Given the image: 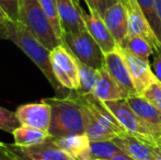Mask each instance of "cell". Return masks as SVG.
Returning a JSON list of instances; mask_svg holds the SVG:
<instances>
[{
	"label": "cell",
	"instance_id": "obj_33",
	"mask_svg": "<svg viewBox=\"0 0 161 160\" xmlns=\"http://www.w3.org/2000/svg\"><path fill=\"white\" fill-rule=\"evenodd\" d=\"M155 6H156V13H157L158 20L161 25V0H155Z\"/></svg>",
	"mask_w": 161,
	"mask_h": 160
},
{
	"label": "cell",
	"instance_id": "obj_29",
	"mask_svg": "<svg viewBox=\"0 0 161 160\" xmlns=\"http://www.w3.org/2000/svg\"><path fill=\"white\" fill-rule=\"evenodd\" d=\"M87 3L89 11L92 12H97V14H100L102 17L103 13L110 8L111 6H113L114 3H116L119 0H85Z\"/></svg>",
	"mask_w": 161,
	"mask_h": 160
},
{
	"label": "cell",
	"instance_id": "obj_17",
	"mask_svg": "<svg viewBox=\"0 0 161 160\" xmlns=\"http://www.w3.org/2000/svg\"><path fill=\"white\" fill-rule=\"evenodd\" d=\"M19 148L25 155L35 160H76L70 155H68L64 149H62L55 143V139L51 136H48L44 141L37 145Z\"/></svg>",
	"mask_w": 161,
	"mask_h": 160
},
{
	"label": "cell",
	"instance_id": "obj_16",
	"mask_svg": "<svg viewBox=\"0 0 161 160\" xmlns=\"http://www.w3.org/2000/svg\"><path fill=\"white\" fill-rule=\"evenodd\" d=\"M92 94L102 102L125 100L128 98L127 94L123 91V89L108 74L105 67L97 70V82Z\"/></svg>",
	"mask_w": 161,
	"mask_h": 160
},
{
	"label": "cell",
	"instance_id": "obj_32",
	"mask_svg": "<svg viewBox=\"0 0 161 160\" xmlns=\"http://www.w3.org/2000/svg\"><path fill=\"white\" fill-rule=\"evenodd\" d=\"M10 148H11V150L13 152V154H14L17 160H35V159L31 158L30 156H28V155H25L19 147H17V146L13 145V144H12V145H10Z\"/></svg>",
	"mask_w": 161,
	"mask_h": 160
},
{
	"label": "cell",
	"instance_id": "obj_27",
	"mask_svg": "<svg viewBox=\"0 0 161 160\" xmlns=\"http://www.w3.org/2000/svg\"><path fill=\"white\" fill-rule=\"evenodd\" d=\"M0 8L7 15L8 20H19V0H0Z\"/></svg>",
	"mask_w": 161,
	"mask_h": 160
},
{
	"label": "cell",
	"instance_id": "obj_24",
	"mask_svg": "<svg viewBox=\"0 0 161 160\" xmlns=\"http://www.w3.org/2000/svg\"><path fill=\"white\" fill-rule=\"evenodd\" d=\"M42 6L44 12L46 13L47 18H48L49 22L52 23V26L55 30L56 34L59 36V39L63 41V29L60 25V20L59 14H58V6H57V0H38Z\"/></svg>",
	"mask_w": 161,
	"mask_h": 160
},
{
	"label": "cell",
	"instance_id": "obj_5",
	"mask_svg": "<svg viewBox=\"0 0 161 160\" xmlns=\"http://www.w3.org/2000/svg\"><path fill=\"white\" fill-rule=\"evenodd\" d=\"M104 104L127 133L135 135L155 146L161 145L160 133L142 121L131 110L126 99L119 101H106Z\"/></svg>",
	"mask_w": 161,
	"mask_h": 160
},
{
	"label": "cell",
	"instance_id": "obj_15",
	"mask_svg": "<svg viewBox=\"0 0 161 160\" xmlns=\"http://www.w3.org/2000/svg\"><path fill=\"white\" fill-rule=\"evenodd\" d=\"M58 14L63 33H77L87 30L82 18V8L74 0H57ZM63 34V35H64Z\"/></svg>",
	"mask_w": 161,
	"mask_h": 160
},
{
	"label": "cell",
	"instance_id": "obj_36",
	"mask_svg": "<svg viewBox=\"0 0 161 160\" xmlns=\"http://www.w3.org/2000/svg\"><path fill=\"white\" fill-rule=\"evenodd\" d=\"M8 21V18L4 14V12L2 11V9L0 8V23H4V22Z\"/></svg>",
	"mask_w": 161,
	"mask_h": 160
},
{
	"label": "cell",
	"instance_id": "obj_1",
	"mask_svg": "<svg viewBox=\"0 0 161 160\" xmlns=\"http://www.w3.org/2000/svg\"><path fill=\"white\" fill-rule=\"evenodd\" d=\"M7 25V40L13 42L31 60L40 68V70L44 74L46 79L51 83L56 92V97L66 98L69 94L70 90L65 89L60 86V83L56 80L52 68L49 54L51 51L45 45H43L35 35L20 21H11L8 20L6 22Z\"/></svg>",
	"mask_w": 161,
	"mask_h": 160
},
{
	"label": "cell",
	"instance_id": "obj_28",
	"mask_svg": "<svg viewBox=\"0 0 161 160\" xmlns=\"http://www.w3.org/2000/svg\"><path fill=\"white\" fill-rule=\"evenodd\" d=\"M144 97L148 99L157 109L161 111V82L157 80L145 91Z\"/></svg>",
	"mask_w": 161,
	"mask_h": 160
},
{
	"label": "cell",
	"instance_id": "obj_21",
	"mask_svg": "<svg viewBox=\"0 0 161 160\" xmlns=\"http://www.w3.org/2000/svg\"><path fill=\"white\" fill-rule=\"evenodd\" d=\"M119 46L144 59H149V57L156 53V49L148 41L137 35H127Z\"/></svg>",
	"mask_w": 161,
	"mask_h": 160
},
{
	"label": "cell",
	"instance_id": "obj_23",
	"mask_svg": "<svg viewBox=\"0 0 161 160\" xmlns=\"http://www.w3.org/2000/svg\"><path fill=\"white\" fill-rule=\"evenodd\" d=\"M97 78V70L79 62V87L75 91L80 96L91 94Z\"/></svg>",
	"mask_w": 161,
	"mask_h": 160
},
{
	"label": "cell",
	"instance_id": "obj_14",
	"mask_svg": "<svg viewBox=\"0 0 161 160\" xmlns=\"http://www.w3.org/2000/svg\"><path fill=\"white\" fill-rule=\"evenodd\" d=\"M114 143L134 160H153L155 145L125 132L113 139Z\"/></svg>",
	"mask_w": 161,
	"mask_h": 160
},
{
	"label": "cell",
	"instance_id": "obj_31",
	"mask_svg": "<svg viewBox=\"0 0 161 160\" xmlns=\"http://www.w3.org/2000/svg\"><path fill=\"white\" fill-rule=\"evenodd\" d=\"M153 70L155 73L157 79L161 82V51L156 53L153 62Z\"/></svg>",
	"mask_w": 161,
	"mask_h": 160
},
{
	"label": "cell",
	"instance_id": "obj_19",
	"mask_svg": "<svg viewBox=\"0 0 161 160\" xmlns=\"http://www.w3.org/2000/svg\"><path fill=\"white\" fill-rule=\"evenodd\" d=\"M129 107L134 112L160 133L161 130V111L155 107L148 99L144 96H131L126 99Z\"/></svg>",
	"mask_w": 161,
	"mask_h": 160
},
{
	"label": "cell",
	"instance_id": "obj_11",
	"mask_svg": "<svg viewBox=\"0 0 161 160\" xmlns=\"http://www.w3.org/2000/svg\"><path fill=\"white\" fill-rule=\"evenodd\" d=\"M104 67L108 71L112 78L117 82V85L123 89L127 97L138 96L129 75L128 67L124 59L123 55L119 48L104 56Z\"/></svg>",
	"mask_w": 161,
	"mask_h": 160
},
{
	"label": "cell",
	"instance_id": "obj_25",
	"mask_svg": "<svg viewBox=\"0 0 161 160\" xmlns=\"http://www.w3.org/2000/svg\"><path fill=\"white\" fill-rule=\"evenodd\" d=\"M138 4L142 8V12L145 13L147 20L150 23L151 28L153 29L155 33L157 34L158 39L161 42V25L158 20L157 13H156V6L155 0H137Z\"/></svg>",
	"mask_w": 161,
	"mask_h": 160
},
{
	"label": "cell",
	"instance_id": "obj_18",
	"mask_svg": "<svg viewBox=\"0 0 161 160\" xmlns=\"http://www.w3.org/2000/svg\"><path fill=\"white\" fill-rule=\"evenodd\" d=\"M54 139L62 149H64L68 155H70L76 160H92L90 152L91 141L87 136V134L70 135Z\"/></svg>",
	"mask_w": 161,
	"mask_h": 160
},
{
	"label": "cell",
	"instance_id": "obj_12",
	"mask_svg": "<svg viewBox=\"0 0 161 160\" xmlns=\"http://www.w3.org/2000/svg\"><path fill=\"white\" fill-rule=\"evenodd\" d=\"M82 18L85 21V25L88 32L91 34V36L96 40V42L99 44L101 49L104 54L111 53L117 48V43L113 37L112 33L106 26L105 22L103 21L102 17L97 14V12H86L82 9Z\"/></svg>",
	"mask_w": 161,
	"mask_h": 160
},
{
	"label": "cell",
	"instance_id": "obj_4",
	"mask_svg": "<svg viewBox=\"0 0 161 160\" xmlns=\"http://www.w3.org/2000/svg\"><path fill=\"white\" fill-rule=\"evenodd\" d=\"M49 51L63 41L56 34L38 0H19V20Z\"/></svg>",
	"mask_w": 161,
	"mask_h": 160
},
{
	"label": "cell",
	"instance_id": "obj_6",
	"mask_svg": "<svg viewBox=\"0 0 161 160\" xmlns=\"http://www.w3.org/2000/svg\"><path fill=\"white\" fill-rule=\"evenodd\" d=\"M63 44L82 64L97 70L104 67L105 54L87 30L77 33H65L63 35Z\"/></svg>",
	"mask_w": 161,
	"mask_h": 160
},
{
	"label": "cell",
	"instance_id": "obj_38",
	"mask_svg": "<svg viewBox=\"0 0 161 160\" xmlns=\"http://www.w3.org/2000/svg\"><path fill=\"white\" fill-rule=\"evenodd\" d=\"M94 160H105V159H94Z\"/></svg>",
	"mask_w": 161,
	"mask_h": 160
},
{
	"label": "cell",
	"instance_id": "obj_13",
	"mask_svg": "<svg viewBox=\"0 0 161 160\" xmlns=\"http://www.w3.org/2000/svg\"><path fill=\"white\" fill-rule=\"evenodd\" d=\"M106 26L119 45L128 35V18L125 4L119 0L111 6L102 15Z\"/></svg>",
	"mask_w": 161,
	"mask_h": 160
},
{
	"label": "cell",
	"instance_id": "obj_37",
	"mask_svg": "<svg viewBox=\"0 0 161 160\" xmlns=\"http://www.w3.org/2000/svg\"><path fill=\"white\" fill-rule=\"evenodd\" d=\"M74 2L77 4H80V0H74Z\"/></svg>",
	"mask_w": 161,
	"mask_h": 160
},
{
	"label": "cell",
	"instance_id": "obj_40",
	"mask_svg": "<svg viewBox=\"0 0 161 160\" xmlns=\"http://www.w3.org/2000/svg\"><path fill=\"white\" fill-rule=\"evenodd\" d=\"M121 1H122V0H121Z\"/></svg>",
	"mask_w": 161,
	"mask_h": 160
},
{
	"label": "cell",
	"instance_id": "obj_20",
	"mask_svg": "<svg viewBox=\"0 0 161 160\" xmlns=\"http://www.w3.org/2000/svg\"><path fill=\"white\" fill-rule=\"evenodd\" d=\"M14 145L18 147H30L44 141L49 136L48 132L30 126L21 125L12 133Z\"/></svg>",
	"mask_w": 161,
	"mask_h": 160
},
{
	"label": "cell",
	"instance_id": "obj_30",
	"mask_svg": "<svg viewBox=\"0 0 161 160\" xmlns=\"http://www.w3.org/2000/svg\"><path fill=\"white\" fill-rule=\"evenodd\" d=\"M0 160H17L10 145L0 141Z\"/></svg>",
	"mask_w": 161,
	"mask_h": 160
},
{
	"label": "cell",
	"instance_id": "obj_7",
	"mask_svg": "<svg viewBox=\"0 0 161 160\" xmlns=\"http://www.w3.org/2000/svg\"><path fill=\"white\" fill-rule=\"evenodd\" d=\"M52 68L56 80L68 90H77L79 87V60L65 44H59L49 54Z\"/></svg>",
	"mask_w": 161,
	"mask_h": 160
},
{
	"label": "cell",
	"instance_id": "obj_26",
	"mask_svg": "<svg viewBox=\"0 0 161 160\" xmlns=\"http://www.w3.org/2000/svg\"><path fill=\"white\" fill-rule=\"evenodd\" d=\"M21 126L17 113L0 107V130L12 134L18 127Z\"/></svg>",
	"mask_w": 161,
	"mask_h": 160
},
{
	"label": "cell",
	"instance_id": "obj_39",
	"mask_svg": "<svg viewBox=\"0 0 161 160\" xmlns=\"http://www.w3.org/2000/svg\"><path fill=\"white\" fill-rule=\"evenodd\" d=\"M160 135H161V130H160Z\"/></svg>",
	"mask_w": 161,
	"mask_h": 160
},
{
	"label": "cell",
	"instance_id": "obj_35",
	"mask_svg": "<svg viewBox=\"0 0 161 160\" xmlns=\"http://www.w3.org/2000/svg\"><path fill=\"white\" fill-rule=\"evenodd\" d=\"M153 160H161V145L155 146L153 148Z\"/></svg>",
	"mask_w": 161,
	"mask_h": 160
},
{
	"label": "cell",
	"instance_id": "obj_8",
	"mask_svg": "<svg viewBox=\"0 0 161 160\" xmlns=\"http://www.w3.org/2000/svg\"><path fill=\"white\" fill-rule=\"evenodd\" d=\"M122 2L125 4L127 11L128 35H137L144 37L153 45V48L156 49V53L161 51V42L153 29L151 28L137 0H122Z\"/></svg>",
	"mask_w": 161,
	"mask_h": 160
},
{
	"label": "cell",
	"instance_id": "obj_2",
	"mask_svg": "<svg viewBox=\"0 0 161 160\" xmlns=\"http://www.w3.org/2000/svg\"><path fill=\"white\" fill-rule=\"evenodd\" d=\"M42 101L49 104L52 109V120L48 135L54 138L86 134L87 116L83 105L72 96L71 90L66 98H45Z\"/></svg>",
	"mask_w": 161,
	"mask_h": 160
},
{
	"label": "cell",
	"instance_id": "obj_9",
	"mask_svg": "<svg viewBox=\"0 0 161 160\" xmlns=\"http://www.w3.org/2000/svg\"><path fill=\"white\" fill-rule=\"evenodd\" d=\"M117 48L119 49L126 62L136 92L138 96H144L145 91L158 80L151 68L149 59L137 57L119 46H117Z\"/></svg>",
	"mask_w": 161,
	"mask_h": 160
},
{
	"label": "cell",
	"instance_id": "obj_10",
	"mask_svg": "<svg viewBox=\"0 0 161 160\" xmlns=\"http://www.w3.org/2000/svg\"><path fill=\"white\" fill-rule=\"evenodd\" d=\"M15 113L21 125L48 132L52 120V109L44 101L20 105Z\"/></svg>",
	"mask_w": 161,
	"mask_h": 160
},
{
	"label": "cell",
	"instance_id": "obj_22",
	"mask_svg": "<svg viewBox=\"0 0 161 160\" xmlns=\"http://www.w3.org/2000/svg\"><path fill=\"white\" fill-rule=\"evenodd\" d=\"M90 152L92 160L105 159L111 160L123 150L114 143V141H90Z\"/></svg>",
	"mask_w": 161,
	"mask_h": 160
},
{
	"label": "cell",
	"instance_id": "obj_34",
	"mask_svg": "<svg viewBox=\"0 0 161 160\" xmlns=\"http://www.w3.org/2000/svg\"><path fill=\"white\" fill-rule=\"evenodd\" d=\"M0 40H7V25L4 23H0Z\"/></svg>",
	"mask_w": 161,
	"mask_h": 160
},
{
	"label": "cell",
	"instance_id": "obj_3",
	"mask_svg": "<svg viewBox=\"0 0 161 160\" xmlns=\"http://www.w3.org/2000/svg\"><path fill=\"white\" fill-rule=\"evenodd\" d=\"M71 93L85 108L87 116L86 134L91 141H112L126 132L105 107L104 102L100 101L92 93L80 96L75 90H71Z\"/></svg>",
	"mask_w": 161,
	"mask_h": 160
}]
</instances>
